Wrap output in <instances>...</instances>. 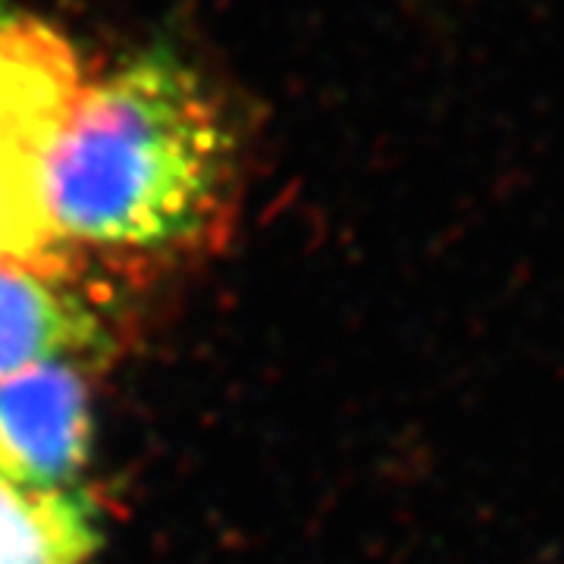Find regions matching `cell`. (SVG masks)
Masks as SVG:
<instances>
[{
    "mask_svg": "<svg viewBox=\"0 0 564 564\" xmlns=\"http://www.w3.org/2000/svg\"><path fill=\"white\" fill-rule=\"evenodd\" d=\"M91 448V399L76 361L0 380V470L41 489H76Z\"/></svg>",
    "mask_w": 564,
    "mask_h": 564,
    "instance_id": "7a4b0ae2",
    "label": "cell"
},
{
    "mask_svg": "<svg viewBox=\"0 0 564 564\" xmlns=\"http://www.w3.org/2000/svg\"><path fill=\"white\" fill-rule=\"evenodd\" d=\"M76 51L25 17H0V144H47L82 85Z\"/></svg>",
    "mask_w": 564,
    "mask_h": 564,
    "instance_id": "277c9868",
    "label": "cell"
},
{
    "mask_svg": "<svg viewBox=\"0 0 564 564\" xmlns=\"http://www.w3.org/2000/svg\"><path fill=\"white\" fill-rule=\"evenodd\" d=\"M101 348V307L69 254L0 258V380Z\"/></svg>",
    "mask_w": 564,
    "mask_h": 564,
    "instance_id": "3957f363",
    "label": "cell"
},
{
    "mask_svg": "<svg viewBox=\"0 0 564 564\" xmlns=\"http://www.w3.org/2000/svg\"><path fill=\"white\" fill-rule=\"evenodd\" d=\"M232 204V129L170 51L82 79L41 154V223L57 254L195 251L226 229Z\"/></svg>",
    "mask_w": 564,
    "mask_h": 564,
    "instance_id": "6da1fadb",
    "label": "cell"
},
{
    "mask_svg": "<svg viewBox=\"0 0 564 564\" xmlns=\"http://www.w3.org/2000/svg\"><path fill=\"white\" fill-rule=\"evenodd\" d=\"M101 543L79 489H41L0 470V564H85Z\"/></svg>",
    "mask_w": 564,
    "mask_h": 564,
    "instance_id": "5b68a950",
    "label": "cell"
}]
</instances>
